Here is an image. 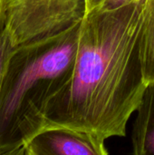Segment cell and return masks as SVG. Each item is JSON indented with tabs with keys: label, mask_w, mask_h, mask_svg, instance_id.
<instances>
[{
	"label": "cell",
	"mask_w": 154,
	"mask_h": 155,
	"mask_svg": "<svg viewBox=\"0 0 154 155\" xmlns=\"http://www.w3.org/2000/svg\"><path fill=\"white\" fill-rule=\"evenodd\" d=\"M144 3L85 14L72 77L48 102L44 124L87 132L103 142L126 135L147 85L140 56Z\"/></svg>",
	"instance_id": "6da1fadb"
},
{
	"label": "cell",
	"mask_w": 154,
	"mask_h": 155,
	"mask_svg": "<svg viewBox=\"0 0 154 155\" xmlns=\"http://www.w3.org/2000/svg\"><path fill=\"white\" fill-rule=\"evenodd\" d=\"M80 26L14 47L0 94V155H18L44 126L48 102L72 77Z\"/></svg>",
	"instance_id": "7a4b0ae2"
},
{
	"label": "cell",
	"mask_w": 154,
	"mask_h": 155,
	"mask_svg": "<svg viewBox=\"0 0 154 155\" xmlns=\"http://www.w3.org/2000/svg\"><path fill=\"white\" fill-rule=\"evenodd\" d=\"M86 14L84 0H26L9 7L6 31L14 47L63 32Z\"/></svg>",
	"instance_id": "3957f363"
},
{
	"label": "cell",
	"mask_w": 154,
	"mask_h": 155,
	"mask_svg": "<svg viewBox=\"0 0 154 155\" xmlns=\"http://www.w3.org/2000/svg\"><path fill=\"white\" fill-rule=\"evenodd\" d=\"M104 143L87 132L45 124L25 143L18 155H106Z\"/></svg>",
	"instance_id": "277c9868"
},
{
	"label": "cell",
	"mask_w": 154,
	"mask_h": 155,
	"mask_svg": "<svg viewBox=\"0 0 154 155\" xmlns=\"http://www.w3.org/2000/svg\"><path fill=\"white\" fill-rule=\"evenodd\" d=\"M136 113L132 133L133 153L154 155V82L147 84Z\"/></svg>",
	"instance_id": "5b68a950"
},
{
	"label": "cell",
	"mask_w": 154,
	"mask_h": 155,
	"mask_svg": "<svg viewBox=\"0 0 154 155\" xmlns=\"http://www.w3.org/2000/svg\"><path fill=\"white\" fill-rule=\"evenodd\" d=\"M140 56L146 84L154 82V0H145L140 30Z\"/></svg>",
	"instance_id": "8992f818"
},
{
	"label": "cell",
	"mask_w": 154,
	"mask_h": 155,
	"mask_svg": "<svg viewBox=\"0 0 154 155\" xmlns=\"http://www.w3.org/2000/svg\"><path fill=\"white\" fill-rule=\"evenodd\" d=\"M14 46L11 44L7 31L0 37V94L3 84V79L5 73L8 60L12 54Z\"/></svg>",
	"instance_id": "52a82bcc"
},
{
	"label": "cell",
	"mask_w": 154,
	"mask_h": 155,
	"mask_svg": "<svg viewBox=\"0 0 154 155\" xmlns=\"http://www.w3.org/2000/svg\"><path fill=\"white\" fill-rule=\"evenodd\" d=\"M9 4H10V0H0V37L6 31L8 13H9Z\"/></svg>",
	"instance_id": "ba28073f"
},
{
	"label": "cell",
	"mask_w": 154,
	"mask_h": 155,
	"mask_svg": "<svg viewBox=\"0 0 154 155\" xmlns=\"http://www.w3.org/2000/svg\"><path fill=\"white\" fill-rule=\"evenodd\" d=\"M133 0H105L103 5L100 8L103 9H113L124 5Z\"/></svg>",
	"instance_id": "9c48e42d"
},
{
	"label": "cell",
	"mask_w": 154,
	"mask_h": 155,
	"mask_svg": "<svg viewBox=\"0 0 154 155\" xmlns=\"http://www.w3.org/2000/svg\"><path fill=\"white\" fill-rule=\"evenodd\" d=\"M105 0H84L86 13L93 11L97 8H100Z\"/></svg>",
	"instance_id": "30bf717a"
},
{
	"label": "cell",
	"mask_w": 154,
	"mask_h": 155,
	"mask_svg": "<svg viewBox=\"0 0 154 155\" xmlns=\"http://www.w3.org/2000/svg\"><path fill=\"white\" fill-rule=\"evenodd\" d=\"M24 1H26V0H10V4H9V7L16 5V4H19L21 2H24Z\"/></svg>",
	"instance_id": "8fae6325"
}]
</instances>
